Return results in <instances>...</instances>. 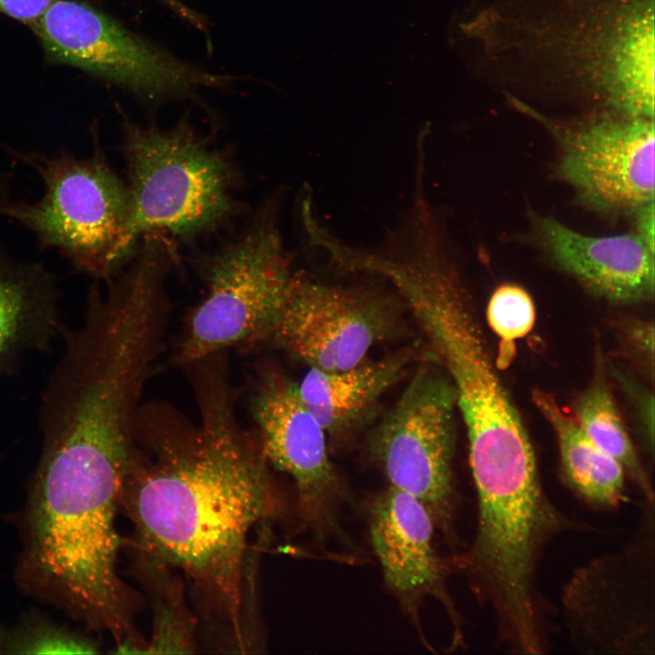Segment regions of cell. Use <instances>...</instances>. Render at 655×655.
Here are the masks:
<instances>
[{
  "instance_id": "1",
  "label": "cell",
  "mask_w": 655,
  "mask_h": 655,
  "mask_svg": "<svg viewBox=\"0 0 655 655\" xmlns=\"http://www.w3.org/2000/svg\"><path fill=\"white\" fill-rule=\"evenodd\" d=\"M198 410L143 402L119 509L153 564L181 570L237 628L249 537L283 501L254 428L237 417L227 351L182 368Z\"/></svg>"
},
{
  "instance_id": "18",
  "label": "cell",
  "mask_w": 655,
  "mask_h": 655,
  "mask_svg": "<svg viewBox=\"0 0 655 655\" xmlns=\"http://www.w3.org/2000/svg\"><path fill=\"white\" fill-rule=\"evenodd\" d=\"M100 646L92 637L29 611L14 624H0V654H94Z\"/></svg>"
},
{
  "instance_id": "7",
  "label": "cell",
  "mask_w": 655,
  "mask_h": 655,
  "mask_svg": "<svg viewBox=\"0 0 655 655\" xmlns=\"http://www.w3.org/2000/svg\"><path fill=\"white\" fill-rule=\"evenodd\" d=\"M45 58L109 81L147 99L182 97L231 82L191 65L76 0H53L30 25Z\"/></svg>"
},
{
  "instance_id": "21",
  "label": "cell",
  "mask_w": 655,
  "mask_h": 655,
  "mask_svg": "<svg viewBox=\"0 0 655 655\" xmlns=\"http://www.w3.org/2000/svg\"><path fill=\"white\" fill-rule=\"evenodd\" d=\"M631 342L634 348L639 350L644 359L653 366V327L649 323H638L631 328L630 332Z\"/></svg>"
},
{
  "instance_id": "15",
  "label": "cell",
  "mask_w": 655,
  "mask_h": 655,
  "mask_svg": "<svg viewBox=\"0 0 655 655\" xmlns=\"http://www.w3.org/2000/svg\"><path fill=\"white\" fill-rule=\"evenodd\" d=\"M57 302L47 270L15 261L0 250V366L51 342L60 329Z\"/></svg>"
},
{
  "instance_id": "19",
  "label": "cell",
  "mask_w": 655,
  "mask_h": 655,
  "mask_svg": "<svg viewBox=\"0 0 655 655\" xmlns=\"http://www.w3.org/2000/svg\"><path fill=\"white\" fill-rule=\"evenodd\" d=\"M487 319L493 331L504 341L519 338L533 327V301L522 287L513 284L501 285L489 300Z\"/></svg>"
},
{
  "instance_id": "9",
  "label": "cell",
  "mask_w": 655,
  "mask_h": 655,
  "mask_svg": "<svg viewBox=\"0 0 655 655\" xmlns=\"http://www.w3.org/2000/svg\"><path fill=\"white\" fill-rule=\"evenodd\" d=\"M404 301L291 277L269 326L241 351L282 350L311 368L338 371L368 358L399 330Z\"/></svg>"
},
{
  "instance_id": "3",
  "label": "cell",
  "mask_w": 655,
  "mask_h": 655,
  "mask_svg": "<svg viewBox=\"0 0 655 655\" xmlns=\"http://www.w3.org/2000/svg\"><path fill=\"white\" fill-rule=\"evenodd\" d=\"M130 196L129 230L189 239L230 218L238 204L233 161L181 120L169 129L123 122Z\"/></svg>"
},
{
  "instance_id": "23",
  "label": "cell",
  "mask_w": 655,
  "mask_h": 655,
  "mask_svg": "<svg viewBox=\"0 0 655 655\" xmlns=\"http://www.w3.org/2000/svg\"><path fill=\"white\" fill-rule=\"evenodd\" d=\"M163 4L167 5L170 9H172L176 14L181 15L183 14L186 9V5L183 3L181 0H160Z\"/></svg>"
},
{
  "instance_id": "10",
  "label": "cell",
  "mask_w": 655,
  "mask_h": 655,
  "mask_svg": "<svg viewBox=\"0 0 655 655\" xmlns=\"http://www.w3.org/2000/svg\"><path fill=\"white\" fill-rule=\"evenodd\" d=\"M638 537L576 570L562 594L573 646L588 653H654L653 514Z\"/></svg>"
},
{
  "instance_id": "11",
  "label": "cell",
  "mask_w": 655,
  "mask_h": 655,
  "mask_svg": "<svg viewBox=\"0 0 655 655\" xmlns=\"http://www.w3.org/2000/svg\"><path fill=\"white\" fill-rule=\"evenodd\" d=\"M559 174L599 211H636L654 201V118L610 111L559 132Z\"/></svg>"
},
{
  "instance_id": "2",
  "label": "cell",
  "mask_w": 655,
  "mask_h": 655,
  "mask_svg": "<svg viewBox=\"0 0 655 655\" xmlns=\"http://www.w3.org/2000/svg\"><path fill=\"white\" fill-rule=\"evenodd\" d=\"M488 80L654 118V0H482Z\"/></svg>"
},
{
  "instance_id": "17",
  "label": "cell",
  "mask_w": 655,
  "mask_h": 655,
  "mask_svg": "<svg viewBox=\"0 0 655 655\" xmlns=\"http://www.w3.org/2000/svg\"><path fill=\"white\" fill-rule=\"evenodd\" d=\"M575 419L601 449L621 464L647 501L652 504L653 489L650 479L600 369L576 402Z\"/></svg>"
},
{
  "instance_id": "14",
  "label": "cell",
  "mask_w": 655,
  "mask_h": 655,
  "mask_svg": "<svg viewBox=\"0 0 655 655\" xmlns=\"http://www.w3.org/2000/svg\"><path fill=\"white\" fill-rule=\"evenodd\" d=\"M430 355L407 346L344 370L309 368L299 393L332 445L341 446L371 418L385 394Z\"/></svg>"
},
{
  "instance_id": "20",
  "label": "cell",
  "mask_w": 655,
  "mask_h": 655,
  "mask_svg": "<svg viewBox=\"0 0 655 655\" xmlns=\"http://www.w3.org/2000/svg\"><path fill=\"white\" fill-rule=\"evenodd\" d=\"M53 0H0V13L31 25Z\"/></svg>"
},
{
  "instance_id": "4",
  "label": "cell",
  "mask_w": 655,
  "mask_h": 655,
  "mask_svg": "<svg viewBox=\"0 0 655 655\" xmlns=\"http://www.w3.org/2000/svg\"><path fill=\"white\" fill-rule=\"evenodd\" d=\"M93 139L87 158L17 154L42 178L44 194L31 204L10 201L1 215L26 227L42 247L56 248L81 272L107 281L131 260L139 241L129 230L127 185Z\"/></svg>"
},
{
  "instance_id": "12",
  "label": "cell",
  "mask_w": 655,
  "mask_h": 655,
  "mask_svg": "<svg viewBox=\"0 0 655 655\" xmlns=\"http://www.w3.org/2000/svg\"><path fill=\"white\" fill-rule=\"evenodd\" d=\"M371 547L384 582L423 641L419 611L428 598L438 600L453 626V641H462L461 619L447 587V568L434 545V520L415 497L388 486L367 509Z\"/></svg>"
},
{
  "instance_id": "22",
  "label": "cell",
  "mask_w": 655,
  "mask_h": 655,
  "mask_svg": "<svg viewBox=\"0 0 655 655\" xmlns=\"http://www.w3.org/2000/svg\"><path fill=\"white\" fill-rule=\"evenodd\" d=\"M636 233L654 252V201L640 207L636 211Z\"/></svg>"
},
{
  "instance_id": "24",
  "label": "cell",
  "mask_w": 655,
  "mask_h": 655,
  "mask_svg": "<svg viewBox=\"0 0 655 655\" xmlns=\"http://www.w3.org/2000/svg\"><path fill=\"white\" fill-rule=\"evenodd\" d=\"M6 189V183L0 175V215L2 214L3 208L10 202Z\"/></svg>"
},
{
  "instance_id": "8",
  "label": "cell",
  "mask_w": 655,
  "mask_h": 655,
  "mask_svg": "<svg viewBox=\"0 0 655 655\" xmlns=\"http://www.w3.org/2000/svg\"><path fill=\"white\" fill-rule=\"evenodd\" d=\"M248 409L270 466L294 483L307 531L321 546L332 539L350 546L341 528L352 504L346 482L329 458L328 438L303 401L298 384L268 362L254 365Z\"/></svg>"
},
{
  "instance_id": "13",
  "label": "cell",
  "mask_w": 655,
  "mask_h": 655,
  "mask_svg": "<svg viewBox=\"0 0 655 655\" xmlns=\"http://www.w3.org/2000/svg\"><path fill=\"white\" fill-rule=\"evenodd\" d=\"M539 228L555 264L595 294L616 302L646 301L654 294V252L637 233L592 237L543 217Z\"/></svg>"
},
{
  "instance_id": "6",
  "label": "cell",
  "mask_w": 655,
  "mask_h": 655,
  "mask_svg": "<svg viewBox=\"0 0 655 655\" xmlns=\"http://www.w3.org/2000/svg\"><path fill=\"white\" fill-rule=\"evenodd\" d=\"M414 371L372 430L368 451L388 486L418 499L446 541L456 546L455 390L432 355Z\"/></svg>"
},
{
  "instance_id": "5",
  "label": "cell",
  "mask_w": 655,
  "mask_h": 655,
  "mask_svg": "<svg viewBox=\"0 0 655 655\" xmlns=\"http://www.w3.org/2000/svg\"><path fill=\"white\" fill-rule=\"evenodd\" d=\"M205 298L186 314L168 364L243 349L269 326L291 280L271 212L265 207L233 241L203 267Z\"/></svg>"
},
{
  "instance_id": "16",
  "label": "cell",
  "mask_w": 655,
  "mask_h": 655,
  "mask_svg": "<svg viewBox=\"0 0 655 655\" xmlns=\"http://www.w3.org/2000/svg\"><path fill=\"white\" fill-rule=\"evenodd\" d=\"M532 401L553 429L561 469L568 483L584 499L602 507L618 506L624 499L625 470L566 414L555 398L534 389Z\"/></svg>"
}]
</instances>
